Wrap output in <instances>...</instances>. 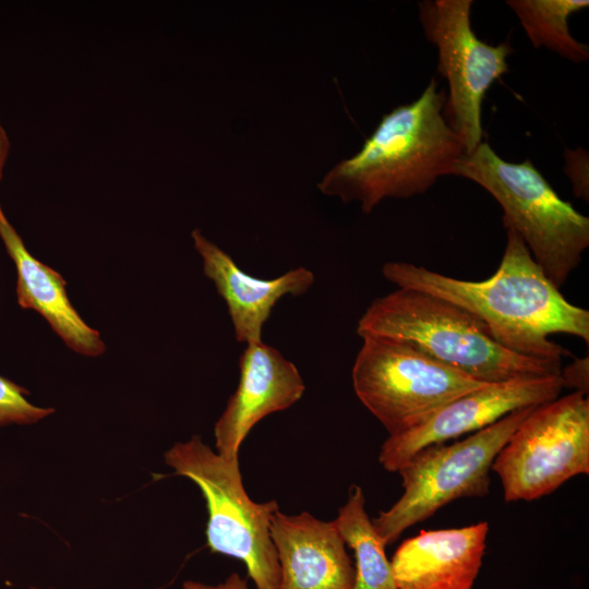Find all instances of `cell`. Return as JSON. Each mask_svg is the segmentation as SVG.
<instances>
[{"mask_svg":"<svg viewBox=\"0 0 589 589\" xmlns=\"http://www.w3.org/2000/svg\"><path fill=\"white\" fill-rule=\"evenodd\" d=\"M495 273L462 280L407 262H387L383 276L398 288L420 290L466 310L504 348L561 368L570 352L550 339L567 334L589 342V311L572 304L546 277L520 236L506 228Z\"/></svg>","mask_w":589,"mask_h":589,"instance_id":"1","label":"cell"},{"mask_svg":"<svg viewBox=\"0 0 589 589\" xmlns=\"http://www.w3.org/2000/svg\"><path fill=\"white\" fill-rule=\"evenodd\" d=\"M447 94L432 77L419 98L384 115L361 149L335 165L318 190L370 214L385 199L429 191L465 154L444 117Z\"/></svg>","mask_w":589,"mask_h":589,"instance_id":"2","label":"cell"},{"mask_svg":"<svg viewBox=\"0 0 589 589\" xmlns=\"http://www.w3.org/2000/svg\"><path fill=\"white\" fill-rule=\"evenodd\" d=\"M357 333L404 341L482 383L558 375L562 370L504 348L466 310L411 288L373 300L358 321Z\"/></svg>","mask_w":589,"mask_h":589,"instance_id":"3","label":"cell"},{"mask_svg":"<svg viewBox=\"0 0 589 589\" xmlns=\"http://www.w3.org/2000/svg\"><path fill=\"white\" fill-rule=\"evenodd\" d=\"M450 176L486 190L503 208L504 228L520 236L558 289L566 283L589 245V218L561 199L529 159L507 161L481 142L457 159Z\"/></svg>","mask_w":589,"mask_h":589,"instance_id":"4","label":"cell"},{"mask_svg":"<svg viewBox=\"0 0 589 589\" xmlns=\"http://www.w3.org/2000/svg\"><path fill=\"white\" fill-rule=\"evenodd\" d=\"M176 474L193 481L207 507L209 550L242 561L256 589H279L280 566L271 537L278 504L256 503L247 494L237 458H226L194 435L165 455Z\"/></svg>","mask_w":589,"mask_h":589,"instance_id":"5","label":"cell"},{"mask_svg":"<svg viewBox=\"0 0 589 589\" xmlns=\"http://www.w3.org/2000/svg\"><path fill=\"white\" fill-rule=\"evenodd\" d=\"M534 407L515 410L461 441L429 445L410 457L397 471L402 495L372 520L384 543L395 542L407 528L455 500L488 495L496 455Z\"/></svg>","mask_w":589,"mask_h":589,"instance_id":"6","label":"cell"},{"mask_svg":"<svg viewBox=\"0 0 589 589\" xmlns=\"http://www.w3.org/2000/svg\"><path fill=\"white\" fill-rule=\"evenodd\" d=\"M361 338L352 368L353 389L389 436L416 428L449 401L488 384L404 341Z\"/></svg>","mask_w":589,"mask_h":589,"instance_id":"7","label":"cell"},{"mask_svg":"<svg viewBox=\"0 0 589 589\" xmlns=\"http://www.w3.org/2000/svg\"><path fill=\"white\" fill-rule=\"evenodd\" d=\"M492 470L507 502L542 497L588 474V396L573 392L534 407L498 452Z\"/></svg>","mask_w":589,"mask_h":589,"instance_id":"8","label":"cell"},{"mask_svg":"<svg viewBox=\"0 0 589 589\" xmlns=\"http://www.w3.org/2000/svg\"><path fill=\"white\" fill-rule=\"evenodd\" d=\"M471 0H423L419 20L428 41L437 48V71L446 79L444 117L459 136L465 154L481 142L482 103L491 85L508 72L509 40L496 46L477 37Z\"/></svg>","mask_w":589,"mask_h":589,"instance_id":"9","label":"cell"},{"mask_svg":"<svg viewBox=\"0 0 589 589\" xmlns=\"http://www.w3.org/2000/svg\"><path fill=\"white\" fill-rule=\"evenodd\" d=\"M562 388L560 374L488 383L449 401L416 428L388 436L378 460L387 471L397 472L420 449L474 433L520 408L554 400Z\"/></svg>","mask_w":589,"mask_h":589,"instance_id":"10","label":"cell"},{"mask_svg":"<svg viewBox=\"0 0 589 589\" xmlns=\"http://www.w3.org/2000/svg\"><path fill=\"white\" fill-rule=\"evenodd\" d=\"M239 369L238 387L214 428L217 453L226 458H237L252 428L266 416L288 409L305 389L297 366L263 340L247 345Z\"/></svg>","mask_w":589,"mask_h":589,"instance_id":"11","label":"cell"},{"mask_svg":"<svg viewBox=\"0 0 589 589\" xmlns=\"http://www.w3.org/2000/svg\"><path fill=\"white\" fill-rule=\"evenodd\" d=\"M271 537L280 566L279 589H353L354 566L334 521L278 509Z\"/></svg>","mask_w":589,"mask_h":589,"instance_id":"12","label":"cell"},{"mask_svg":"<svg viewBox=\"0 0 589 589\" xmlns=\"http://www.w3.org/2000/svg\"><path fill=\"white\" fill-rule=\"evenodd\" d=\"M203 261V271L224 299L237 341L245 345L262 341L264 324L277 302L286 296L304 294L314 284V274L297 267L273 278L262 279L247 274L235 260L209 241L200 229L191 233Z\"/></svg>","mask_w":589,"mask_h":589,"instance_id":"13","label":"cell"},{"mask_svg":"<svg viewBox=\"0 0 589 589\" xmlns=\"http://www.w3.org/2000/svg\"><path fill=\"white\" fill-rule=\"evenodd\" d=\"M489 525L421 530L390 562L397 589H471L480 570Z\"/></svg>","mask_w":589,"mask_h":589,"instance_id":"14","label":"cell"},{"mask_svg":"<svg viewBox=\"0 0 589 589\" xmlns=\"http://www.w3.org/2000/svg\"><path fill=\"white\" fill-rule=\"evenodd\" d=\"M0 238L15 264L19 305L44 316L53 332L73 351L88 357L103 354L105 342L99 332L87 325L72 305L64 278L28 252L1 206Z\"/></svg>","mask_w":589,"mask_h":589,"instance_id":"15","label":"cell"},{"mask_svg":"<svg viewBox=\"0 0 589 589\" xmlns=\"http://www.w3.org/2000/svg\"><path fill=\"white\" fill-rule=\"evenodd\" d=\"M345 544L356 557L353 589H397L385 543L365 510V498L359 485H352L338 516L333 520Z\"/></svg>","mask_w":589,"mask_h":589,"instance_id":"16","label":"cell"},{"mask_svg":"<svg viewBox=\"0 0 589 589\" xmlns=\"http://www.w3.org/2000/svg\"><path fill=\"white\" fill-rule=\"evenodd\" d=\"M534 48L544 47L580 63L589 59L588 45L576 40L569 16L589 7L588 0H507Z\"/></svg>","mask_w":589,"mask_h":589,"instance_id":"17","label":"cell"},{"mask_svg":"<svg viewBox=\"0 0 589 589\" xmlns=\"http://www.w3.org/2000/svg\"><path fill=\"white\" fill-rule=\"evenodd\" d=\"M28 392L0 376V426L33 424L55 412L53 408L37 407L25 395Z\"/></svg>","mask_w":589,"mask_h":589,"instance_id":"18","label":"cell"},{"mask_svg":"<svg viewBox=\"0 0 589 589\" xmlns=\"http://www.w3.org/2000/svg\"><path fill=\"white\" fill-rule=\"evenodd\" d=\"M564 172L569 178L573 185V193L576 197L588 203L589 201V155L588 152L578 147L576 149L565 148Z\"/></svg>","mask_w":589,"mask_h":589,"instance_id":"19","label":"cell"},{"mask_svg":"<svg viewBox=\"0 0 589 589\" xmlns=\"http://www.w3.org/2000/svg\"><path fill=\"white\" fill-rule=\"evenodd\" d=\"M560 376L563 387L574 389L588 395L589 388V359L588 356L575 358L565 369L561 370Z\"/></svg>","mask_w":589,"mask_h":589,"instance_id":"20","label":"cell"},{"mask_svg":"<svg viewBox=\"0 0 589 589\" xmlns=\"http://www.w3.org/2000/svg\"><path fill=\"white\" fill-rule=\"evenodd\" d=\"M183 589H249L247 580L242 579L237 573L231 574L225 582L216 586L206 585L200 581L185 580L182 585Z\"/></svg>","mask_w":589,"mask_h":589,"instance_id":"21","label":"cell"},{"mask_svg":"<svg viewBox=\"0 0 589 589\" xmlns=\"http://www.w3.org/2000/svg\"><path fill=\"white\" fill-rule=\"evenodd\" d=\"M9 147H10L9 139L7 136L4 129L2 128L0 123V180L2 178V171H3V167L5 164L7 156H8Z\"/></svg>","mask_w":589,"mask_h":589,"instance_id":"22","label":"cell"}]
</instances>
